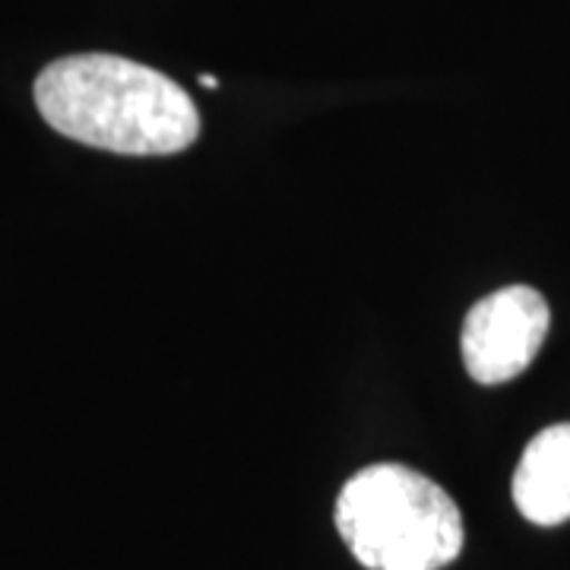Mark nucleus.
<instances>
[{"instance_id": "obj_1", "label": "nucleus", "mask_w": 570, "mask_h": 570, "mask_svg": "<svg viewBox=\"0 0 570 570\" xmlns=\"http://www.w3.org/2000/svg\"><path fill=\"white\" fill-rule=\"evenodd\" d=\"M41 118L118 156H175L200 137V111L171 77L118 55H73L36 80Z\"/></svg>"}, {"instance_id": "obj_2", "label": "nucleus", "mask_w": 570, "mask_h": 570, "mask_svg": "<svg viewBox=\"0 0 570 570\" xmlns=\"http://www.w3.org/2000/svg\"><path fill=\"white\" fill-rule=\"evenodd\" d=\"M336 527L367 570H441L466 542L448 491L400 463L355 472L340 491Z\"/></svg>"}, {"instance_id": "obj_3", "label": "nucleus", "mask_w": 570, "mask_h": 570, "mask_svg": "<svg viewBox=\"0 0 570 570\" xmlns=\"http://www.w3.org/2000/svg\"><path fill=\"white\" fill-rule=\"evenodd\" d=\"M549 302L530 285H508L475 302L463 324V362L475 384H508L535 362L549 336Z\"/></svg>"}, {"instance_id": "obj_4", "label": "nucleus", "mask_w": 570, "mask_h": 570, "mask_svg": "<svg viewBox=\"0 0 570 570\" xmlns=\"http://www.w3.org/2000/svg\"><path fill=\"white\" fill-rule=\"evenodd\" d=\"M513 504L535 527L570 520V425H551L532 438L513 472Z\"/></svg>"}, {"instance_id": "obj_5", "label": "nucleus", "mask_w": 570, "mask_h": 570, "mask_svg": "<svg viewBox=\"0 0 570 570\" xmlns=\"http://www.w3.org/2000/svg\"><path fill=\"white\" fill-rule=\"evenodd\" d=\"M200 82H204V86H209V89H216V86H219V80H216V77H209V73H204V77H200Z\"/></svg>"}]
</instances>
